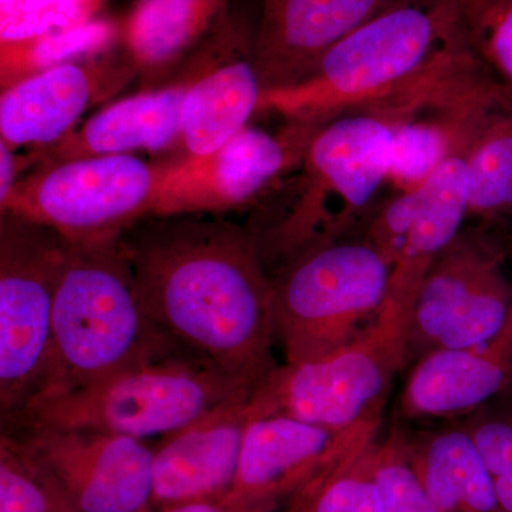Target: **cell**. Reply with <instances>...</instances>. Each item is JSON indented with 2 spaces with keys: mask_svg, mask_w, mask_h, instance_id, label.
Listing matches in <instances>:
<instances>
[{
  "mask_svg": "<svg viewBox=\"0 0 512 512\" xmlns=\"http://www.w3.org/2000/svg\"><path fill=\"white\" fill-rule=\"evenodd\" d=\"M153 217L120 237L147 315L255 387L278 366L272 279L255 232L198 214Z\"/></svg>",
  "mask_w": 512,
  "mask_h": 512,
  "instance_id": "obj_1",
  "label": "cell"
},
{
  "mask_svg": "<svg viewBox=\"0 0 512 512\" xmlns=\"http://www.w3.org/2000/svg\"><path fill=\"white\" fill-rule=\"evenodd\" d=\"M466 43L460 0H396L336 43L302 82L262 90L258 113L323 126L412 92Z\"/></svg>",
  "mask_w": 512,
  "mask_h": 512,
  "instance_id": "obj_2",
  "label": "cell"
},
{
  "mask_svg": "<svg viewBox=\"0 0 512 512\" xmlns=\"http://www.w3.org/2000/svg\"><path fill=\"white\" fill-rule=\"evenodd\" d=\"M177 352L188 350L147 315L120 237L69 244L53 308L49 367L28 406Z\"/></svg>",
  "mask_w": 512,
  "mask_h": 512,
  "instance_id": "obj_3",
  "label": "cell"
},
{
  "mask_svg": "<svg viewBox=\"0 0 512 512\" xmlns=\"http://www.w3.org/2000/svg\"><path fill=\"white\" fill-rule=\"evenodd\" d=\"M397 104L340 114L316 131L301 173L281 188L284 207L269 231L256 235L264 261L278 266L308 249L348 238L372 214L387 183Z\"/></svg>",
  "mask_w": 512,
  "mask_h": 512,
  "instance_id": "obj_4",
  "label": "cell"
},
{
  "mask_svg": "<svg viewBox=\"0 0 512 512\" xmlns=\"http://www.w3.org/2000/svg\"><path fill=\"white\" fill-rule=\"evenodd\" d=\"M426 271L394 265L372 325L332 355L275 366L252 389L249 417L285 414L332 429L382 419L394 377L406 367L414 299Z\"/></svg>",
  "mask_w": 512,
  "mask_h": 512,
  "instance_id": "obj_5",
  "label": "cell"
},
{
  "mask_svg": "<svg viewBox=\"0 0 512 512\" xmlns=\"http://www.w3.org/2000/svg\"><path fill=\"white\" fill-rule=\"evenodd\" d=\"M252 389L204 357L177 352L30 404L2 426L101 431L147 441L170 436Z\"/></svg>",
  "mask_w": 512,
  "mask_h": 512,
  "instance_id": "obj_6",
  "label": "cell"
},
{
  "mask_svg": "<svg viewBox=\"0 0 512 512\" xmlns=\"http://www.w3.org/2000/svg\"><path fill=\"white\" fill-rule=\"evenodd\" d=\"M393 265L365 238L308 249L271 275L276 343L285 363H308L338 352L382 309Z\"/></svg>",
  "mask_w": 512,
  "mask_h": 512,
  "instance_id": "obj_7",
  "label": "cell"
},
{
  "mask_svg": "<svg viewBox=\"0 0 512 512\" xmlns=\"http://www.w3.org/2000/svg\"><path fill=\"white\" fill-rule=\"evenodd\" d=\"M69 241L55 229L2 212L0 416H18L45 382L53 308Z\"/></svg>",
  "mask_w": 512,
  "mask_h": 512,
  "instance_id": "obj_8",
  "label": "cell"
},
{
  "mask_svg": "<svg viewBox=\"0 0 512 512\" xmlns=\"http://www.w3.org/2000/svg\"><path fill=\"white\" fill-rule=\"evenodd\" d=\"M512 312L507 249L483 228H463L421 278L410 323L407 366L436 350L491 342Z\"/></svg>",
  "mask_w": 512,
  "mask_h": 512,
  "instance_id": "obj_9",
  "label": "cell"
},
{
  "mask_svg": "<svg viewBox=\"0 0 512 512\" xmlns=\"http://www.w3.org/2000/svg\"><path fill=\"white\" fill-rule=\"evenodd\" d=\"M158 180L160 168L131 154L73 158L16 184L0 207L70 244L106 241L151 215Z\"/></svg>",
  "mask_w": 512,
  "mask_h": 512,
  "instance_id": "obj_10",
  "label": "cell"
},
{
  "mask_svg": "<svg viewBox=\"0 0 512 512\" xmlns=\"http://www.w3.org/2000/svg\"><path fill=\"white\" fill-rule=\"evenodd\" d=\"M319 127L286 121L274 134L247 126L210 156L165 165L151 215L221 212L255 201L301 163Z\"/></svg>",
  "mask_w": 512,
  "mask_h": 512,
  "instance_id": "obj_11",
  "label": "cell"
},
{
  "mask_svg": "<svg viewBox=\"0 0 512 512\" xmlns=\"http://www.w3.org/2000/svg\"><path fill=\"white\" fill-rule=\"evenodd\" d=\"M42 461L77 512H148L154 447L90 430L2 426Z\"/></svg>",
  "mask_w": 512,
  "mask_h": 512,
  "instance_id": "obj_12",
  "label": "cell"
},
{
  "mask_svg": "<svg viewBox=\"0 0 512 512\" xmlns=\"http://www.w3.org/2000/svg\"><path fill=\"white\" fill-rule=\"evenodd\" d=\"M382 419L332 429L285 416L249 417L237 478L227 500L281 503L375 443Z\"/></svg>",
  "mask_w": 512,
  "mask_h": 512,
  "instance_id": "obj_13",
  "label": "cell"
},
{
  "mask_svg": "<svg viewBox=\"0 0 512 512\" xmlns=\"http://www.w3.org/2000/svg\"><path fill=\"white\" fill-rule=\"evenodd\" d=\"M136 72L128 59L94 56L22 80L0 97V141L10 150L52 147L72 133L90 107L119 92Z\"/></svg>",
  "mask_w": 512,
  "mask_h": 512,
  "instance_id": "obj_14",
  "label": "cell"
},
{
  "mask_svg": "<svg viewBox=\"0 0 512 512\" xmlns=\"http://www.w3.org/2000/svg\"><path fill=\"white\" fill-rule=\"evenodd\" d=\"M245 392L192 421L154 447L150 510L194 501L222 500L237 478L249 421Z\"/></svg>",
  "mask_w": 512,
  "mask_h": 512,
  "instance_id": "obj_15",
  "label": "cell"
},
{
  "mask_svg": "<svg viewBox=\"0 0 512 512\" xmlns=\"http://www.w3.org/2000/svg\"><path fill=\"white\" fill-rule=\"evenodd\" d=\"M468 211L466 153H458L419 187L394 192L373 208L362 237L393 266H429L460 234Z\"/></svg>",
  "mask_w": 512,
  "mask_h": 512,
  "instance_id": "obj_16",
  "label": "cell"
},
{
  "mask_svg": "<svg viewBox=\"0 0 512 512\" xmlns=\"http://www.w3.org/2000/svg\"><path fill=\"white\" fill-rule=\"evenodd\" d=\"M396 0H264L252 59L262 90L302 82L343 37Z\"/></svg>",
  "mask_w": 512,
  "mask_h": 512,
  "instance_id": "obj_17",
  "label": "cell"
},
{
  "mask_svg": "<svg viewBox=\"0 0 512 512\" xmlns=\"http://www.w3.org/2000/svg\"><path fill=\"white\" fill-rule=\"evenodd\" d=\"M511 390V326L507 322L483 346L436 350L420 357L410 366L400 413L410 420L463 419Z\"/></svg>",
  "mask_w": 512,
  "mask_h": 512,
  "instance_id": "obj_18",
  "label": "cell"
},
{
  "mask_svg": "<svg viewBox=\"0 0 512 512\" xmlns=\"http://www.w3.org/2000/svg\"><path fill=\"white\" fill-rule=\"evenodd\" d=\"M191 80L110 104L53 144L52 163L93 156L163 151L181 143V109Z\"/></svg>",
  "mask_w": 512,
  "mask_h": 512,
  "instance_id": "obj_19",
  "label": "cell"
},
{
  "mask_svg": "<svg viewBox=\"0 0 512 512\" xmlns=\"http://www.w3.org/2000/svg\"><path fill=\"white\" fill-rule=\"evenodd\" d=\"M414 473L441 512H507L476 441L458 423L439 429L403 430Z\"/></svg>",
  "mask_w": 512,
  "mask_h": 512,
  "instance_id": "obj_20",
  "label": "cell"
},
{
  "mask_svg": "<svg viewBox=\"0 0 512 512\" xmlns=\"http://www.w3.org/2000/svg\"><path fill=\"white\" fill-rule=\"evenodd\" d=\"M262 84L252 52L225 56L192 79L181 109V146L185 158L220 150L258 113Z\"/></svg>",
  "mask_w": 512,
  "mask_h": 512,
  "instance_id": "obj_21",
  "label": "cell"
},
{
  "mask_svg": "<svg viewBox=\"0 0 512 512\" xmlns=\"http://www.w3.org/2000/svg\"><path fill=\"white\" fill-rule=\"evenodd\" d=\"M224 2L140 0L120 28L127 59L141 72H163L211 28Z\"/></svg>",
  "mask_w": 512,
  "mask_h": 512,
  "instance_id": "obj_22",
  "label": "cell"
},
{
  "mask_svg": "<svg viewBox=\"0 0 512 512\" xmlns=\"http://www.w3.org/2000/svg\"><path fill=\"white\" fill-rule=\"evenodd\" d=\"M468 217L494 220L512 211V92H500L484 111L466 151Z\"/></svg>",
  "mask_w": 512,
  "mask_h": 512,
  "instance_id": "obj_23",
  "label": "cell"
},
{
  "mask_svg": "<svg viewBox=\"0 0 512 512\" xmlns=\"http://www.w3.org/2000/svg\"><path fill=\"white\" fill-rule=\"evenodd\" d=\"M119 36V25L111 20L94 19L79 28L18 45L0 46L2 92L52 67L100 55Z\"/></svg>",
  "mask_w": 512,
  "mask_h": 512,
  "instance_id": "obj_24",
  "label": "cell"
},
{
  "mask_svg": "<svg viewBox=\"0 0 512 512\" xmlns=\"http://www.w3.org/2000/svg\"><path fill=\"white\" fill-rule=\"evenodd\" d=\"M0 512H77L42 461L8 430L0 434Z\"/></svg>",
  "mask_w": 512,
  "mask_h": 512,
  "instance_id": "obj_25",
  "label": "cell"
},
{
  "mask_svg": "<svg viewBox=\"0 0 512 512\" xmlns=\"http://www.w3.org/2000/svg\"><path fill=\"white\" fill-rule=\"evenodd\" d=\"M370 444L359 456L323 474L291 498L288 512H384Z\"/></svg>",
  "mask_w": 512,
  "mask_h": 512,
  "instance_id": "obj_26",
  "label": "cell"
},
{
  "mask_svg": "<svg viewBox=\"0 0 512 512\" xmlns=\"http://www.w3.org/2000/svg\"><path fill=\"white\" fill-rule=\"evenodd\" d=\"M104 0H0V46L79 28L92 22Z\"/></svg>",
  "mask_w": 512,
  "mask_h": 512,
  "instance_id": "obj_27",
  "label": "cell"
},
{
  "mask_svg": "<svg viewBox=\"0 0 512 512\" xmlns=\"http://www.w3.org/2000/svg\"><path fill=\"white\" fill-rule=\"evenodd\" d=\"M474 55L512 92V0H460Z\"/></svg>",
  "mask_w": 512,
  "mask_h": 512,
  "instance_id": "obj_28",
  "label": "cell"
},
{
  "mask_svg": "<svg viewBox=\"0 0 512 512\" xmlns=\"http://www.w3.org/2000/svg\"><path fill=\"white\" fill-rule=\"evenodd\" d=\"M485 461L501 505L512 512V390L460 419Z\"/></svg>",
  "mask_w": 512,
  "mask_h": 512,
  "instance_id": "obj_29",
  "label": "cell"
},
{
  "mask_svg": "<svg viewBox=\"0 0 512 512\" xmlns=\"http://www.w3.org/2000/svg\"><path fill=\"white\" fill-rule=\"evenodd\" d=\"M372 467L384 512H441L414 473L399 427H393L386 439L375 441Z\"/></svg>",
  "mask_w": 512,
  "mask_h": 512,
  "instance_id": "obj_30",
  "label": "cell"
},
{
  "mask_svg": "<svg viewBox=\"0 0 512 512\" xmlns=\"http://www.w3.org/2000/svg\"><path fill=\"white\" fill-rule=\"evenodd\" d=\"M278 505L235 503L222 498V500L194 501V503L174 505L158 512H276Z\"/></svg>",
  "mask_w": 512,
  "mask_h": 512,
  "instance_id": "obj_31",
  "label": "cell"
},
{
  "mask_svg": "<svg viewBox=\"0 0 512 512\" xmlns=\"http://www.w3.org/2000/svg\"><path fill=\"white\" fill-rule=\"evenodd\" d=\"M16 174H18V161L13 156L12 150L0 141V202L9 197L15 188Z\"/></svg>",
  "mask_w": 512,
  "mask_h": 512,
  "instance_id": "obj_32",
  "label": "cell"
},
{
  "mask_svg": "<svg viewBox=\"0 0 512 512\" xmlns=\"http://www.w3.org/2000/svg\"><path fill=\"white\" fill-rule=\"evenodd\" d=\"M507 256H508V264H510L511 275H512V234L510 235V239H508L507 247Z\"/></svg>",
  "mask_w": 512,
  "mask_h": 512,
  "instance_id": "obj_33",
  "label": "cell"
},
{
  "mask_svg": "<svg viewBox=\"0 0 512 512\" xmlns=\"http://www.w3.org/2000/svg\"><path fill=\"white\" fill-rule=\"evenodd\" d=\"M508 322H510V326H511V357H512V312L510 315V319H508Z\"/></svg>",
  "mask_w": 512,
  "mask_h": 512,
  "instance_id": "obj_34",
  "label": "cell"
},
{
  "mask_svg": "<svg viewBox=\"0 0 512 512\" xmlns=\"http://www.w3.org/2000/svg\"><path fill=\"white\" fill-rule=\"evenodd\" d=\"M286 512H288V511H286Z\"/></svg>",
  "mask_w": 512,
  "mask_h": 512,
  "instance_id": "obj_35",
  "label": "cell"
}]
</instances>
